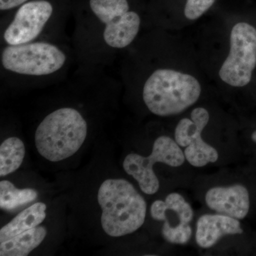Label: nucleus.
<instances>
[{
    "label": "nucleus",
    "mask_w": 256,
    "mask_h": 256,
    "mask_svg": "<svg viewBox=\"0 0 256 256\" xmlns=\"http://www.w3.org/2000/svg\"><path fill=\"white\" fill-rule=\"evenodd\" d=\"M205 201L210 210L236 220H244L250 210L248 191L240 184L210 188Z\"/></svg>",
    "instance_id": "10"
},
{
    "label": "nucleus",
    "mask_w": 256,
    "mask_h": 256,
    "mask_svg": "<svg viewBox=\"0 0 256 256\" xmlns=\"http://www.w3.org/2000/svg\"><path fill=\"white\" fill-rule=\"evenodd\" d=\"M46 228L36 226L0 242V256H26L44 240Z\"/></svg>",
    "instance_id": "14"
},
{
    "label": "nucleus",
    "mask_w": 256,
    "mask_h": 256,
    "mask_svg": "<svg viewBox=\"0 0 256 256\" xmlns=\"http://www.w3.org/2000/svg\"><path fill=\"white\" fill-rule=\"evenodd\" d=\"M210 114L204 108L192 110L191 119L183 118L175 129V141L184 152L188 163L195 168H202L208 163H214L218 159L216 150L207 144L202 138V132L210 121Z\"/></svg>",
    "instance_id": "9"
},
{
    "label": "nucleus",
    "mask_w": 256,
    "mask_h": 256,
    "mask_svg": "<svg viewBox=\"0 0 256 256\" xmlns=\"http://www.w3.org/2000/svg\"><path fill=\"white\" fill-rule=\"evenodd\" d=\"M88 124L80 110L63 106L46 114L35 132L38 153L50 162L73 156L86 139Z\"/></svg>",
    "instance_id": "5"
},
{
    "label": "nucleus",
    "mask_w": 256,
    "mask_h": 256,
    "mask_svg": "<svg viewBox=\"0 0 256 256\" xmlns=\"http://www.w3.org/2000/svg\"><path fill=\"white\" fill-rule=\"evenodd\" d=\"M184 154L176 141L168 136H160L153 144L152 152L148 156L136 153L128 154L124 161V168L139 184L140 188L148 195L154 194L160 188V182L153 170L158 162L178 168L184 164Z\"/></svg>",
    "instance_id": "7"
},
{
    "label": "nucleus",
    "mask_w": 256,
    "mask_h": 256,
    "mask_svg": "<svg viewBox=\"0 0 256 256\" xmlns=\"http://www.w3.org/2000/svg\"><path fill=\"white\" fill-rule=\"evenodd\" d=\"M252 141H254V142L256 143V131H255V132H252Z\"/></svg>",
    "instance_id": "19"
},
{
    "label": "nucleus",
    "mask_w": 256,
    "mask_h": 256,
    "mask_svg": "<svg viewBox=\"0 0 256 256\" xmlns=\"http://www.w3.org/2000/svg\"><path fill=\"white\" fill-rule=\"evenodd\" d=\"M70 44L77 68L102 70L128 48L140 31L142 18L128 0H86L74 11Z\"/></svg>",
    "instance_id": "1"
},
{
    "label": "nucleus",
    "mask_w": 256,
    "mask_h": 256,
    "mask_svg": "<svg viewBox=\"0 0 256 256\" xmlns=\"http://www.w3.org/2000/svg\"><path fill=\"white\" fill-rule=\"evenodd\" d=\"M152 218L160 222H164L162 228L172 226L174 217L178 228H191L190 224L193 220L194 212L191 205L180 194L173 192L170 194L164 201L156 200L150 207Z\"/></svg>",
    "instance_id": "12"
},
{
    "label": "nucleus",
    "mask_w": 256,
    "mask_h": 256,
    "mask_svg": "<svg viewBox=\"0 0 256 256\" xmlns=\"http://www.w3.org/2000/svg\"><path fill=\"white\" fill-rule=\"evenodd\" d=\"M46 205L38 202L18 214L0 230V242L38 226L46 218Z\"/></svg>",
    "instance_id": "13"
},
{
    "label": "nucleus",
    "mask_w": 256,
    "mask_h": 256,
    "mask_svg": "<svg viewBox=\"0 0 256 256\" xmlns=\"http://www.w3.org/2000/svg\"><path fill=\"white\" fill-rule=\"evenodd\" d=\"M76 62L69 42L36 41L1 46L0 75L6 84L62 82Z\"/></svg>",
    "instance_id": "2"
},
{
    "label": "nucleus",
    "mask_w": 256,
    "mask_h": 256,
    "mask_svg": "<svg viewBox=\"0 0 256 256\" xmlns=\"http://www.w3.org/2000/svg\"><path fill=\"white\" fill-rule=\"evenodd\" d=\"M215 0H186L184 15L188 20L200 18L214 4Z\"/></svg>",
    "instance_id": "17"
},
{
    "label": "nucleus",
    "mask_w": 256,
    "mask_h": 256,
    "mask_svg": "<svg viewBox=\"0 0 256 256\" xmlns=\"http://www.w3.org/2000/svg\"><path fill=\"white\" fill-rule=\"evenodd\" d=\"M201 92L196 78L170 68L152 70L144 78L142 87L144 105L160 117L183 112L198 100Z\"/></svg>",
    "instance_id": "6"
},
{
    "label": "nucleus",
    "mask_w": 256,
    "mask_h": 256,
    "mask_svg": "<svg viewBox=\"0 0 256 256\" xmlns=\"http://www.w3.org/2000/svg\"><path fill=\"white\" fill-rule=\"evenodd\" d=\"M240 223L233 217L224 214H204L196 223V244L202 248L214 246L222 237L242 234Z\"/></svg>",
    "instance_id": "11"
},
{
    "label": "nucleus",
    "mask_w": 256,
    "mask_h": 256,
    "mask_svg": "<svg viewBox=\"0 0 256 256\" xmlns=\"http://www.w3.org/2000/svg\"><path fill=\"white\" fill-rule=\"evenodd\" d=\"M256 66V28L239 22L232 28L230 52L220 67V76L233 87H244L250 82Z\"/></svg>",
    "instance_id": "8"
},
{
    "label": "nucleus",
    "mask_w": 256,
    "mask_h": 256,
    "mask_svg": "<svg viewBox=\"0 0 256 256\" xmlns=\"http://www.w3.org/2000/svg\"><path fill=\"white\" fill-rule=\"evenodd\" d=\"M28 1L30 0H0V10L2 13L12 11Z\"/></svg>",
    "instance_id": "18"
},
{
    "label": "nucleus",
    "mask_w": 256,
    "mask_h": 256,
    "mask_svg": "<svg viewBox=\"0 0 256 256\" xmlns=\"http://www.w3.org/2000/svg\"><path fill=\"white\" fill-rule=\"evenodd\" d=\"M25 146L22 140L11 137L5 140L0 146V176L12 174L22 164Z\"/></svg>",
    "instance_id": "15"
},
{
    "label": "nucleus",
    "mask_w": 256,
    "mask_h": 256,
    "mask_svg": "<svg viewBox=\"0 0 256 256\" xmlns=\"http://www.w3.org/2000/svg\"><path fill=\"white\" fill-rule=\"evenodd\" d=\"M37 196L38 193L36 190L32 188L18 190L9 181L0 182V208L2 210H14L34 201Z\"/></svg>",
    "instance_id": "16"
},
{
    "label": "nucleus",
    "mask_w": 256,
    "mask_h": 256,
    "mask_svg": "<svg viewBox=\"0 0 256 256\" xmlns=\"http://www.w3.org/2000/svg\"><path fill=\"white\" fill-rule=\"evenodd\" d=\"M98 201L102 210L101 225L111 237L134 233L146 220V200L127 180H106L99 188Z\"/></svg>",
    "instance_id": "4"
},
{
    "label": "nucleus",
    "mask_w": 256,
    "mask_h": 256,
    "mask_svg": "<svg viewBox=\"0 0 256 256\" xmlns=\"http://www.w3.org/2000/svg\"><path fill=\"white\" fill-rule=\"evenodd\" d=\"M67 16L58 14L50 0H30L18 6L11 16L2 18L1 46L30 42H69L65 34Z\"/></svg>",
    "instance_id": "3"
}]
</instances>
